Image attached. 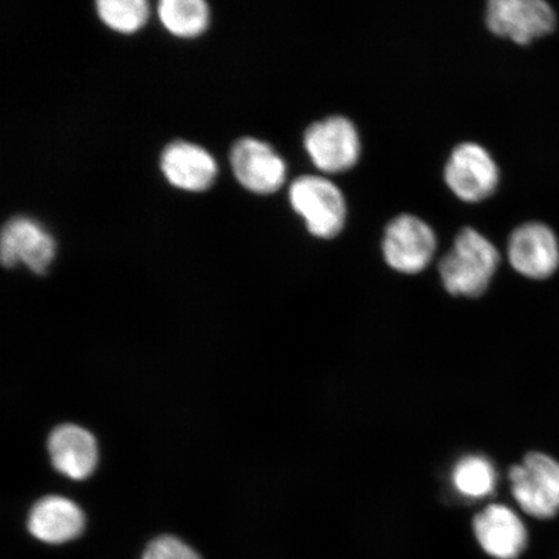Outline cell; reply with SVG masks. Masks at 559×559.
<instances>
[{
    "mask_svg": "<svg viewBox=\"0 0 559 559\" xmlns=\"http://www.w3.org/2000/svg\"><path fill=\"white\" fill-rule=\"evenodd\" d=\"M158 15L166 29L181 38L198 37L209 25V7L202 0H163Z\"/></svg>",
    "mask_w": 559,
    "mask_h": 559,
    "instance_id": "15",
    "label": "cell"
},
{
    "mask_svg": "<svg viewBox=\"0 0 559 559\" xmlns=\"http://www.w3.org/2000/svg\"><path fill=\"white\" fill-rule=\"evenodd\" d=\"M56 245L37 222L17 216L5 223L0 237V260L5 267L23 262L35 274L44 275L53 261Z\"/></svg>",
    "mask_w": 559,
    "mask_h": 559,
    "instance_id": "9",
    "label": "cell"
},
{
    "mask_svg": "<svg viewBox=\"0 0 559 559\" xmlns=\"http://www.w3.org/2000/svg\"><path fill=\"white\" fill-rule=\"evenodd\" d=\"M143 559H201V557L178 537L165 535L150 543Z\"/></svg>",
    "mask_w": 559,
    "mask_h": 559,
    "instance_id": "18",
    "label": "cell"
},
{
    "mask_svg": "<svg viewBox=\"0 0 559 559\" xmlns=\"http://www.w3.org/2000/svg\"><path fill=\"white\" fill-rule=\"evenodd\" d=\"M473 531L480 548L495 559H516L527 548L526 524L512 508L491 504L474 516Z\"/></svg>",
    "mask_w": 559,
    "mask_h": 559,
    "instance_id": "10",
    "label": "cell"
},
{
    "mask_svg": "<svg viewBox=\"0 0 559 559\" xmlns=\"http://www.w3.org/2000/svg\"><path fill=\"white\" fill-rule=\"evenodd\" d=\"M160 169L174 187L191 192L207 190L218 173L210 153L187 142H174L166 146L160 156Z\"/></svg>",
    "mask_w": 559,
    "mask_h": 559,
    "instance_id": "13",
    "label": "cell"
},
{
    "mask_svg": "<svg viewBox=\"0 0 559 559\" xmlns=\"http://www.w3.org/2000/svg\"><path fill=\"white\" fill-rule=\"evenodd\" d=\"M436 249L435 230L415 215L397 216L384 233V261L402 274L414 275L424 271L432 261Z\"/></svg>",
    "mask_w": 559,
    "mask_h": 559,
    "instance_id": "5",
    "label": "cell"
},
{
    "mask_svg": "<svg viewBox=\"0 0 559 559\" xmlns=\"http://www.w3.org/2000/svg\"><path fill=\"white\" fill-rule=\"evenodd\" d=\"M452 484L454 489L467 499H485L493 493L498 485V473L491 461L472 454L454 465Z\"/></svg>",
    "mask_w": 559,
    "mask_h": 559,
    "instance_id": "16",
    "label": "cell"
},
{
    "mask_svg": "<svg viewBox=\"0 0 559 559\" xmlns=\"http://www.w3.org/2000/svg\"><path fill=\"white\" fill-rule=\"evenodd\" d=\"M510 491L521 508L536 520L559 513V461L543 452H530L509 471Z\"/></svg>",
    "mask_w": 559,
    "mask_h": 559,
    "instance_id": "2",
    "label": "cell"
},
{
    "mask_svg": "<svg viewBox=\"0 0 559 559\" xmlns=\"http://www.w3.org/2000/svg\"><path fill=\"white\" fill-rule=\"evenodd\" d=\"M96 7L103 23L121 33L142 29L150 16L148 3L144 0H100Z\"/></svg>",
    "mask_w": 559,
    "mask_h": 559,
    "instance_id": "17",
    "label": "cell"
},
{
    "mask_svg": "<svg viewBox=\"0 0 559 559\" xmlns=\"http://www.w3.org/2000/svg\"><path fill=\"white\" fill-rule=\"evenodd\" d=\"M509 261L524 277L548 278L559 267L558 241L551 229L540 223L516 228L509 240Z\"/></svg>",
    "mask_w": 559,
    "mask_h": 559,
    "instance_id": "11",
    "label": "cell"
},
{
    "mask_svg": "<svg viewBox=\"0 0 559 559\" xmlns=\"http://www.w3.org/2000/svg\"><path fill=\"white\" fill-rule=\"evenodd\" d=\"M289 200L314 237L333 239L344 229L346 201L340 188L330 179L314 175L298 178L290 187Z\"/></svg>",
    "mask_w": 559,
    "mask_h": 559,
    "instance_id": "3",
    "label": "cell"
},
{
    "mask_svg": "<svg viewBox=\"0 0 559 559\" xmlns=\"http://www.w3.org/2000/svg\"><path fill=\"white\" fill-rule=\"evenodd\" d=\"M230 165L235 177L247 190L274 193L286 178V165L282 157L261 140L243 138L230 151Z\"/></svg>",
    "mask_w": 559,
    "mask_h": 559,
    "instance_id": "8",
    "label": "cell"
},
{
    "mask_svg": "<svg viewBox=\"0 0 559 559\" xmlns=\"http://www.w3.org/2000/svg\"><path fill=\"white\" fill-rule=\"evenodd\" d=\"M48 452L55 469L74 480L88 478L99 460L95 437L72 424L61 425L51 432Z\"/></svg>",
    "mask_w": 559,
    "mask_h": 559,
    "instance_id": "12",
    "label": "cell"
},
{
    "mask_svg": "<svg viewBox=\"0 0 559 559\" xmlns=\"http://www.w3.org/2000/svg\"><path fill=\"white\" fill-rule=\"evenodd\" d=\"M85 522V514L75 502L61 496H47L32 508L27 528L35 539L64 544L83 533Z\"/></svg>",
    "mask_w": 559,
    "mask_h": 559,
    "instance_id": "14",
    "label": "cell"
},
{
    "mask_svg": "<svg viewBox=\"0 0 559 559\" xmlns=\"http://www.w3.org/2000/svg\"><path fill=\"white\" fill-rule=\"evenodd\" d=\"M499 167L484 148L463 143L451 153L444 180L450 190L465 202H480L492 195L499 186Z\"/></svg>",
    "mask_w": 559,
    "mask_h": 559,
    "instance_id": "6",
    "label": "cell"
},
{
    "mask_svg": "<svg viewBox=\"0 0 559 559\" xmlns=\"http://www.w3.org/2000/svg\"><path fill=\"white\" fill-rule=\"evenodd\" d=\"M500 254L478 230H460L453 248L439 264V274L452 296L479 297L498 271Z\"/></svg>",
    "mask_w": 559,
    "mask_h": 559,
    "instance_id": "1",
    "label": "cell"
},
{
    "mask_svg": "<svg viewBox=\"0 0 559 559\" xmlns=\"http://www.w3.org/2000/svg\"><path fill=\"white\" fill-rule=\"evenodd\" d=\"M304 143L314 166L328 174L353 169L361 153L358 130L341 116L312 123L305 132Z\"/></svg>",
    "mask_w": 559,
    "mask_h": 559,
    "instance_id": "4",
    "label": "cell"
},
{
    "mask_svg": "<svg viewBox=\"0 0 559 559\" xmlns=\"http://www.w3.org/2000/svg\"><path fill=\"white\" fill-rule=\"evenodd\" d=\"M488 29L519 45H528L555 29L556 15L543 0H492L487 5Z\"/></svg>",
    "mask_w": 559,
    "mask_h": 559,
    "instance_id": "7",
    "label": "cell"
}]
</instances>
